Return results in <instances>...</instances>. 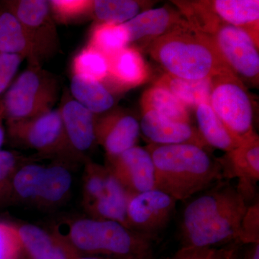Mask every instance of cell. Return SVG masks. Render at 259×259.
<instances>
[{
    "mask_svg": "<svg viewBox=\"0 0 259 259\" xmlns=\"http://www.w3.org/2000/svg\"><path fill=\"white\" fill-rule=\"evenodd\" d=\"M247 201L236 187L218 183L191 201L182 217V246L220 247L238 241Z\"/></svg>",
    "mask_w": 259,
    "mask_h": 259,
    "instance_id": "1",
    "label": "cell"
},
{
    "mask_svg": "<svg viewBox=\"0 0 259 259\" xmlns=\"http://www.w3.org/2000/svg\"><path fill=\"white\" fill-rule=\"evenodd\" d=\"M155 168L154 189L185 201L208 190L223 177L221 161L207 149L191 144L157 145L146 147Z\"/></svg>",
    "mask_w": 259,
    "mask_h": 259,
    "instance_id": "2",
    "label": "cell"
},
{
    "mask_svg": "<svg viewBox=\"0 0 259 259\" xmlns=\"http://www.w3.org/2000/svg\"><path fill=\"white\" fill-rule=\"evenodd\" d=\"M146 51L166 74L181 79H211L232 71L212 37L194 30L188 22L156 39Z\"/></svg>",
    "mask_w": 259,
    "mask_h": 259,
    "instance_id": "3",
    "label": "cell"
},
{
    "mask_svg": "<svg viewBox=\"0 0 259 259\" xmlns=\"http://www.w3.org/2000/svg\"><path fill=\"white\" fill-rule=\"evenodd\" d=\"M64 236L79 255L117 259H152L153 237L128 229L120 223L93 218L68 222Z\"/></svg>",
    "mask_w": 259,
    "mask_h": 259,
    "instance_id": "4",
    "label": "cell"
},
{
    "mask_svg": "<svg viewBox=\"0 0 259 259\" xmlns=\"http://www.w3.org/2000/svg\"><path fill=\"white\" fill-rule=\"evenodd\" d=\"M59 92V81L54 75L41 66L30 65L0 97L5 120H27L51 111Z\"/></svg>",
    "mask_w": 259,
    "mask_h": 259,
    "instance_id": "5",
    "label": "cell"
},
{
    "mask_svg": "<svg viewBox=\"0 0 259 259\" xmlns=\"http://www.w3.org/2000/svg\"><path fill=\"white\" fill-rule=\"evenodd\" d=\"M6 124L8 137L13 144L47 157L84 161L70 146L59 109L33 118L6 121Z\"/></svg>",
    "mask_w": 259,
    "mask_h": 259,
    "instance_id": "6",
    "label": "cell"
},
{
    "mask_svg": "<svg viewBox=\"0 0 259 259\" xmlns=\"http://www.w3.org/2000/svg\"><path fill=\"white\" fill-rule=\"evenodd\" d=\"M210 83L209 105L227 128L242 141L255 134L252 100L243 80L229 71L213 76Z\"/></svg>",
    "mask_w": 259,
    "mask_h": 259,
    "instance_id": "7",
    "label": "cell"
},
{
    "mask_svg": "<svg viewBox=\"0 0 259 259\" xmlns=\"http://www.w3.org/2000/svg\"><path fill=\"white\" fill-rule=\"evenodd\" d=\"M6 11L14 15L37 51L40 61L51 57L59 47V37L49 1L14 0L3 2Z\"/></svg>",
    "mask_w": 259,
    "mask_h": 259,
    "instance_id": "8",
    "label": "cell"
},
{
    "mask_svg": "<svg viewBox=\"0 0 259 259\" xmlns=\"http://www.w3.org/2000/svg\"><path fill=\"white\" fill-rule=\"evenodd\" d=\"M210 37L232 71L241 80L258 86V47L249 35L236 27L221 24Z\"/></svg>",
    "mask_w": 259,
    "mask_h": 259,
    "instance_id": "9",
    "label": "cell"
},
{
    "mask_svg": "<svg viewBox=\"0 0 259 259\" xmlns=\"http://www.w3.org/2000/svg\"><path fill=\"white\" fill-rule=\"evenodd\" d=\"M177 201L161 190L127 194V223L129 229L153 237L166 228Z\"/></svg>",
    "mask_w": 259,
    "mask_h": 259,
    "instance_id": "10",
    "label": "cell"
},
{
    "mask_svg": "<svg viewBox=\"0 0 259 259\" xmlns=\"http://www.w3.org/2000/svg\"><path fill=\"white\" fill-rule=\"evenodd\" d=\"M95 131L96 144L103 148L107 160L136 146L141 135L139 121L121 110L96 115Z\"/></svg>",
    "mask_w": 259,
    "mask_h": 259,
    "instance_id": "11",
    "label": "cell"
},
{
    "mask_svg": "<svg viewBox=\"0 0 259 259\" xmlns=\"http://www.w3.org/2000/svg\"><path fill=\"white\" fill-rule=\"evenodd\" d=\"M107 166L127 194L154 189V165L146 148L136 146L130 148L108 159Z\"/></svg>",
    "mask_w": 259,
    "mask_h": 259,
    "instance_id": "12",
    "label": "cell"
},
{
    "mask_svg": "<svg viewBox=\"0 0 259 259\" xmlns=\"http://www.w3.org/2000/svg\"><path fill=\"white\" fill-rule=\"evenodd\" d=\"M187 23L179 10L166 5L145 10L124 25L128 33V46L146 51L156 39Z\"/></svg>",
    "mask_w": 259,
    "mask_h": 259,
    "instance_id": "13",
    "label": "cell"
},
{
    "mask_svg": "<svg viewBox=\"0 0 259 259\" xmlns=\"http://www.w3.org/2000/svg\"><path fill=\"white\" fill-rule=\"evenodd\" d=\"M72 183L71 172L64 165H37L29 206L40 210L58 208L69 198Z\"/></svg>",
    "mask_w": 259,
    "mask_h": 259,
    "instance_id": "14",
    "label": "cell"
},
{
    "mask_svg": "<svg viewBox=\"0 0 259 259\" xmlns=\"http://www.w3.org/2000/svg\"><path fill=\"white\" fill-rule=\"evenodd\" d=\"M221 163L223 176L238 180L236 188L247 202L253 198L259 180V137L256 133L227 153Z\"/></svg>",
    "mask_w": 259,
    "mask_h": 259,
    "instance_id": "15",
    "label": "cell"
},
{
    "mask_svg": "<svg viewBox=\"0 0 259 259\" xmlns=\"http://www.w3.org/2000/svg\"><path fill=\"white\" fill-rule=\"evenodd\" d=\"M141 133L150 144L157 145L191 144L207 149L199 130L190 123L175 122L152 110H142Z\"/></svg>",
    "mask_w": 259,
    "mask_h": 259,
    "instance_id": "16",
    "label": "cell"
},
{
    "mask_svg": "<svg viewBox=\"0 0 259 259\" xmlns=\"http://www.w3.org/2000/svg\"><path fill=\"white\" fill-rule=\"evenodd\" d=\"M59 110L70 146L80 157L86 159L85 153L96 144V115L69 97H63Z\"/></svg>",
    "mask_w": 259,
    "mask_h": 259,
    "instance_id": "17",
    "label": "cell"
},
{
    "mask_svg": "<svg viewBox=\"0 0 259 259\" xmlns=\"http://www.w3.org/2000/svg\"><path fill=\"white\" fill-rule=\"evenodd\" d=\"M18 229L30 259H74L79 255L67 240L56 231L49 232L32 224H23Z\"/></svg>",
    "mask_w": 259,
    "mask_h": 259,
    "instance_id": "18",
    "label": "cell"
},
{
    "mask_svg": "<svg viewBox=\"0 0 259 259\" xmlns=\"http://www.w3.org/2000/svg\"><path fill=\"white\" fill-rule=\"evenodd\" d=\"M83 163L82 206L85 212L127 194L108 167L102 166L88 158Z\"/></svg>",
    "mask_w": 259,
    "mask_h": 259,
    "instance_id": "19",
    "label": "cell"
},
{
    "mask_svg": "<svg viewBox=\"0 0 259 259\" xmlns=\"http://www.w3.org/2000/svg\"><path fill=\"white\" fill-rule=\"evenodd\" d=\"M107 59L108 74L105 81L117 90L136 88L146 82L149 78L148 65L136 48L127 46Z\"/></svg>",
    "mask_w": 259,
    "mask_h": 259,
    "instance_id": "20",
    "label": "cell"
},
{
    "mask_svg": "<svg viewBox=\"0 0 259 259\" xmlns=\"http://www.w3.org/2000/svg\"><path fill=\"white\" fill-rule=\"evenodd\" d=\"M207 3L221 23L243 30L258 47V0H207Z\"/></svg>",
    "mask_w": 259,
    "mask_h": 259,
    "instance_id": "21",
    "label": "cell"
},
{
    "mask_svg": "<svg viewBox=\"0 0 259 259\" xmlns=\"http://www.w3.org/2000/svg\"><path fill=\"white\" fill-rule=\"evenodd\" d=\"M0 54L28 59L32 66L41 64L35 48L23 25L8 11L0 14Z\"/></svg>",
    "mask_w": 259,
    "mask_h": 259,
    "instance_id": "22",
    "label": "cell"
},
{
    "mask_svg": "<svg viewBox=\"0 0 259 259\" xmlns=\"http://www.w3.org/2000/svg\"><path fill=\"white\" fill-rule=\"evenodd\" d=\"M73 98L95 115L110 111L115 104L111 90L101 81L73 75L70 83Z\"/></svg>",
    "mask_w": 259,
    "mask_h": 259,
    "instance_id": "23",
    "label": "cell"
},
{
    "mask_svg": "<svg viewBox=\"0 0 259 259\" xmlns=\"http://www.w3.org/2000/svg\"><path fill=\"white\" fill-rule=\"evenodd\" d=\"M198 129L209 147L229 153L243 141L232 134L213 111L209 103L199 104L195 108Z\"/></svg>",
    "mask_w": 259,
    "mask_h": 259,
    "instance_id": "24",
    "label": "cell"
},
{
    "mask_svg": "<svg viewBox=\"0 0 259 259\" xmlns=\"http://www.w3.org/2000/svg\"><path fill=\"white\" fill-rule=\"evenodd\" d=\"M154 85L169 92L189 109H195L204 102L209 104L210 79L188 80L165 73Z\"/></svg>",
    "mask_w": 259,
    "mask_h": 259,
    "instance_id": "25",
    "label": "cell"
},
{
    "mask_svg": "<svg viewBox=\"0 0 259 259\" xmlns=\"http://www.w3.org/2000/svg\"><path fill=\"white\" fill-rule=\"evenodd\" d=\"M153 5V2L138 0H93L91 18L97 23L124 24Z\"/></svg>",
    "mask_w": 259,
    "mask_h": 259,
    "instance_id": "26",
    "label": "cell"
},
{
    "mask_svg": "<svg viewBox=\"0 0 259 259\" xmlns=\"http://www.w3.org/2000/svg\"><path fill=\"white\" fill-rule=\"evenodd\" d=\"M142 110H152L175 122L190 123V110L177 97L165 89L153 85L143 93Z\"/></svg>",
    "mask_w": 259,
    "mask_h": 259,
    "instance_id": "27",
    "label": "cell"
},
{
    "mask_svg": "<svg viewBox=\"0 0 259 259\" xmlns=\"http://www.w3.org/2000/svg\"><path fill=\"white\" fill-rule=\"evenodd\" d=\"M128 44V33L124 24L104 23L95 25L88 45L108 58Z\"/></svg>",
    "mask_w": 259,
    "mask_h": 259,
    "instance_id": "28",
    "label": "cell"
},
{
    "mask_svg": "<svg viewBox=\"0 0 259 259\" xmlns=\"http://www.w3.org/2000/svg\"><path fill=\"white\" fill-rule=\"evenodd\" d=\"M71 70L73 75L105 82L108 74V59L100 51L88 45L74 56Z\"/></svg>",
    "mask_w": 259,
    "mask_h": 259,
    "instance_id": "29",
    "label": "cell"
},
{
    "mask_svg": "<svg viewBox=\"0 0 259 259\" xmlns=\"http://www.w3.org/2000/svg\"><path fill=\"white\" fill-rule=\"evenodd\" d=\"M54 20L70 24L91 18L93 0H51L49 1Z\"/></svg>",
    "mask_w": 259,
    "mask_h": 259,
    "instance_id": "30",
    "label": "cell"
},
{
    "mask_svg": "<svg viewBox=\"0 0 259 259\" xmlns=\"http://www.w3.org/2000/svg\"><path fill=\"white\" fill-rule=\"evenodd\" d=\"M28 159L13 151L0 150V204L10 202L12 184L16 172Z\"/></svg>",
    "mask_w": 259,
    "mask_h": 259,
    "instance_id": "31",
    "label": "cell"
},
{
    "mask_svg": "<svg viewBox=\"0 0 259 259\" xmlns=\"http://www.w3.org/2000/svg\"><path fill=\"white\" fill-rule=\"evenodd\" d=\"M237 252L235 243L223 247L182 246L168 259H232Z\"/></svg>",
    "mask_w": 259,
    "mask_h": 259,
    "instance_id": "32",
    "label": "cell"
},
{
    "mask_svg": "<svg viewBox=\"0 0 259 259\" xmlns=\"http://www.w3.org/2000/svg\"><path fill=\"white\" fill-rule=\"evenodd\" d=\"M23 250L18 227L0 223V259H19Z\"/></svg>",
    "mask_w": 259,
    "mask_h": 259,
    "instance_id": "33",
    "label": "cell"
},
{
    "mask_svg": "<svg viewBox=\"0 0 259 259\" xmlns=\"http://www.w3.org/2000/svg\"><path fill=\"white\" fill-rule=\"evenodd\" d=\"M238 242L245 245L259 243V204L258 201L248 206L243 220Z\"/></svg>",
    "mask_w": 259,
    "mask_h": 259,
    "instance_id": "34",
    "label": "cell"
},
{
    "mask_svg": "<svg viewBox=\"0 0 259 259\" xmlns=\"http://www.w3.org/2000/svg\"><path fill=\"white\" fill-rule=\"evenodd\" d=\"M23 59L17 55L0 54V97L9 88Z\"/></svg>",
    "mask_w": 259,
    "mask_h": 259,
    "instance_id": "35",
    "label": "cell"
},
{
    "mask_svg": "<svg viewBox=\"0 0 259 259\" xmlns=\"http://www.w3.org/2000/svg\"><path fill=\"white\" fill-rule=\"evenodd\" d=\"M248 245L243 256L238 258L237 255L236 259H259V243Z\"/></svg>",
    "mask_w": 259,
    "mask_h": 259,
    "instance_id": "36",
    "label": "cell"
},
{
    "mask_svg": "<svg viewBox=\"0 0 259 259\" xmlns=\"http://www.w3.org/2000/svg\"><path fill=\"white\" fill-rule=\"evenodd\" d=\"M5 120L4 115H3V109L0 105V150L5 142V129L3 125V120Z\"/></svg>",
    "mask_w": 259,
    "mask_h": 259,
    "instance_id": "37",
    "label": "cell"
},
{
    "mask_svg": "<svg viewBox=\"0 0 259 259\" xmlns=\"http://www.w3.org/2000/svg\"><path fill=\"white\" fill-rule=\"evenodd\" d=\"M74 259H117L110 258V257L97 256V255H78Z\"/></svg>",
    "mask_w": 259,
    "mask_h": 259,
    "instance_id": "38",
    "label": "cell"
},
{
    "mask_svg": "<svg viewBox=\"0 0 259 259\" xmlns=\"http://www.w3.org/2000/svg\"><path fill=\"white\" fill-rule=\"evenodd\" d=\"M236 256H237V253H236V255H235V256H234V257H233V258H232V259H236Z\"/></svg>",
    "mask_w": 259,
    "mask_h": 259,
    "instance_id": "39",
    "label": "cell"
}]
</instances>
